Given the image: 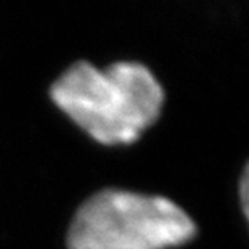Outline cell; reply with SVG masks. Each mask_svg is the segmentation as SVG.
<instances>
[{
    "mask_svg": "<svg viewBox=\"0 0 249 249\" xmlns=\"http://www.w3.org/2000/svg\"><path fill=\"white\" fill-rule=\"evenodd\" d=\"M196 225L162 196L103 190L77 209L68 249H169L188 243Z\"/></svg>",
    "mask_w": 249,
    "mask_h": 249,
    "instance_id": "2",
    "label": "cell"
},
{
    "mask_svg": "<svg viewBox=\"0 0 249 249\" xmlns=\"http://www.w3.org/2000/svg\"><path fill=\"white\" fill-rule=\"evenodd\" d=\"M53 103L103 145H129L161 116L164 89L142 63L116 61L105 70L71 65L50 89Z\"/></svg>",
    "mask_w": 249,
    "mask_h": 249,
    "instance_id": "1",
    "label": "cell"
},
{
    "mask_svg": "<svg viewBox=\"0 0 249 249\" xmlns=\"http://www.w3.org/2000/svg\"><path fill=\"white\" fill-rule=\"evenodd\" d=\"M240 203L245 217L249 224V164L245 167L240 178Z\"/></svg>",
    "mask_w": 249,
    "mask_h": 249,
    "instance_id": "3",
    "label": "cell"
}]
</instances>
